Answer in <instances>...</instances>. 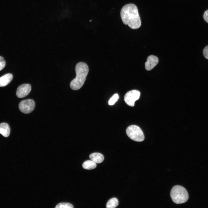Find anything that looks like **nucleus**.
<instances>
[{
  "instance_id": "6",
  "label": "nucleus",
  "mask_w": 208,
  "mask_h": 208,
  "mask_svg": "<svg viewBox=\"0 0 208 208\" xmlns=\"http://www.w3.org/2000/svg\"><path fill=\"white\" fill-rule=\"evenodd\" d=\"M140 92L136 90H133L127 92L124 97V101L128 105L133 107L135 102L138 99L140 96Z\"/></svg>"
},
{
  "instance_id": "11",
  "label": "nucleus",
  "mask_w": 208,
  "mask_h": 208,
  "mask_svg": "<svg viewBox=\"0 0 208 208\" xmlns=\"http://www.w3.org/2000/svg\"><path fill=\"white\" fill-rule=\"evenodd\" d=\"M89 157L90 159L98 164L101 163L104 159L103 155L99 153H92L90 155Z\"/></svg>"
},
{
  "instance_id": "15",
  "label": "nucleus",
  "mask_w": 208,
  "mask_h": 208,
  "mask_svg": "<svg viewBox=\"0 0 208 208\" xmlns=\"http://www.w3.org/2000/svg\"><path fill=\"white\" fill-rule=\"evenodd\" d=\"M119 98L117 94H115L108 101V104L110 105H114L117 101Z\"/></svg>"
},
{
  "instance_id": "16",
  "label": "nucleus",
  "mask_w": 208,
  "mask_h": 208,
  "mask_svg": "<svg viewBox=\"0 0 208 208\" xmlns=\"http://www.w3.org/2000/svg\"><path fill=\"white\" fill-rule=\"evenodd\" d=\"M5 62L3 57L0 56V71L5 66Z\"/></svg>"
},
{
  "instance_id": "10",
  "label": "nucleus",
  "mask_w": 208,
  "mask_h": 208,
  "mask_svg": "<svg viewBox=\"0 0 208 208\" xmlns=\"http://www.w3.org/2000/svg\"><path fill=\"white\" fill-rule=\"evenodd\" d=\"M10 133V128L7 123L2 122L0 124V134L5 137H7Z\"/></svg>"
},
{
  "instance_id": "8",
  "label": "nucleus",
  "mask_w": 208,
  "mask_h": 208,
  "mask_svg": "<svg viewBox=\"0 0 208 208\" xmlns=\"http://www.w3.org/2000/svg\"><path fill=\"white\" fill-rule=\"evenodd\" d=\"M158 58L156 56L151 55L149 56L145 63V68L147 70L152 69L158 63Z\"/></svg>"
},
{
  "instance_id": "14",
  "label": "nucleus",
  "mask_w": 208,
  "mask_h": 208,
  "mask_svg": "<svg viewBox=\"0 0 208 208\" xmlns=\"http://www.w3.org/2000/svg\"><path fill=\"white\" fill-rule=\"evenodd\" d=\"M73 205L67 203H61L58 204L55 207V208H73Z\"/></svg>"
},
{
  "instance_id": "13",
  "label": "nucleus",
  "mask_w": 208,
  "mask_h": 208,
  "mask_svg": "<svg viewBox=\"0 0 208 208\" xmlns=\"http://www.w3.org/2000/svg\"><path fill=\"white\" fill-rule=\"evenodd\" d=\"M118 205V200L116 198H113L108 201L106 205V207L107 208H114L117 207Z\"/></svg>"
},
{
  "instance_id": "2",
  "label": "nucleus",
  "mask_w": 208,
  "mask_h": 208,
  "mask_svg": "<svg viewBox=\"0 0 208 208\" xmlns=\"http://www.w3.org/2000/svg\"><path fill=\"white\" fill-rule=\"evenodd\" d=\"M75 70L76 77L71 81L70 87L73 90H77L83 85L89 72V68L85 63L79 62L76 64Z\"/></svg>"
},
{
  "instance_id": "7",
  "label": "nucleus",
  "mask_w": 208,
  "mask_h": 208,
  "mask_svg": "<svg viewBox=\"0 0 208 208\" xmlns=\"http://www.w3.org/2000/svg\"><path fill=\"white\" fill-rule=\"evenodd\" d=\"M31 89V85L29 84H23L19 86L17 89L16 94L18 98H22L27 96Z\"/></svg>"
},
{
  "instance_id": "9",
  "label": "nucleus",
  "mask_w": 208,
  "mask_h": 208,
  "mask_svg": "<svg viewBox=\"0 0 208 208\" xmlns=\"http://www.w3.org/2000/svg\"><path fill=\"white\" fill-rule=\"evenodd\" d=\"M13 75L10 73L6 74L0 77V87H4L12 81Z\"/></svg>"
},
{
  "instance_id": "12",
  "label": "nucleus",
  "mask_w": 208,
  "mask_h": 208,
  "mask_svg": "<svg viewBox=\"0 0 208 208\" xmlns=\"http://www.w3.org/2000/svg\"><path fill=\"white\" fill-rule=\"evenodd\" d=\"M96 166V163L92 160L86 161L82 164V167L84 169L88 170L94 169Z\"/></svg>"
},
{
  "instance_id": "5",
  "label": "nucleus",
  "mask_w": 208,
  "mask_h": 208,
  "mask_svg": "<svg viewBox=\"0 0 208 208\" xmlns=\"http://www.w3.org/2000/svg\"><path fill=\"white\" fill-rule=\"evenodd\" d=\"M35 103L31 99L23 100L20 102L19 104V108L22 113L28 114L31 112L34 109Z\"/></svg>"
},
{
  "instance_id": "17",
  "label": "nucleus",
  "mask_w": 208,
  "mask_h": 208,
  "mask_svg": "<svg viewBox=\"0 0 208 208\" xmlns=\"http://www.w3.org/2000/svg\"><path fill=\"white\" fill-rule=\"evenodd\" d=\"M203 52L205 57L208 60V46H206L204 48Z\"/></svg>"
},
{
  "instance_id": "3",
  "label": "nucleus",
  "mask_w": 208,
  "mask_h": 208,
  "mask_svg": "<svg viewBox=\"0 0 208 208\" xmlns=\"http://www.w3.org/2000/svg\"><path fill=\"white\" fill-rule=\"evenodd\" d=\"M170 194L172 201L177 204L184 203L187 201L189 198L187 191L180 185L174 186L171 190Z\"/></svg>"
},
{
  "instance_id": "1",
  "label": "nucleus",
  "mask_w": 208,
  "mask_h": 208,
  "mask_svg": "<svg viewBox=\"0 0 208 208\" xmlns=\"http://www.w3.org/2000/svg\"><path fill=\"white\" fill-rule=\"evenodd\" d=\"M120 16L123 23L131 28L135 29L139 28L141 20L138 9L134 4L129 3L125 5L120 11Z\"/></svg>"
},
{
  "instance_id": "4",
  "label": "nucleus",
  "mask_w": 208,
  "mask_h": 208,
  "mask_svg": "<svg viewBox=\"0 0 208 208\" xmlns=\"http://www.w3.org/2000/svg\"><path fill=\"white\" fill-rule=\"evenodd\" d=\"M126 133L127 135L131 139L135 141L140 142L144 139L143 133L138 126L131 125L126 129Z\"/></svg>"
},
{
  "instance_id": "18",
  "label": "nucleus",
  "mask_w": 208,
  "mask_h": 208,
  "mask_svg": "<svg viewBox=\"0 0 208 208\" xmlns=\"http://www.w3.org/2000/svg\"><path fill=\"white\" fill-rule=\"evenodd\" d=\"M203 18L206 22L208 23V10L205 12L203 15Z\"/></svg>"
}]
</instances>
